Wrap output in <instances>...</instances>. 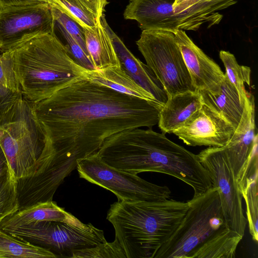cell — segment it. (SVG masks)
I'll use <instances>...</instances> for the list:
<instances>
[{
	"instance_id": "obj_1",
	"label": "cell",
	"mask_w": 258,
	"mask_h": 258,
	"mask_svg": "<svg viewBox=\"0 0 258 258\" xmlns=\"http://www.w3.org/2000/svg\"><path fill=\"white\" fill-rule=\"evenodd\" d=\"M163 106L118 92L86 75L32 103L46 140L81 159L97 152L114 134L158 124Z\"/></svg>"
},
{
	"instance_id": "obj_2",
	"label": "cell",
	"mask_w": 258,
	"mask_h": 258,
	"mask_svg": "<svg viewBox=\"0 0 258 258\" xmlns=\"http://www.w3.org/2000/svg\"><path fill=\"white\" fill-rule=\"evenodd\" d=\"M108 166L137 174L156 172L179 179L190 186L194 196L212 186L208 171L197 155L151 128L126 130L107 138L95 153Z\"/></svg>"
},
{
	"instance_id": "obj_3",
	"label": "cell",
	"mask_w": 258,
	"mask_h": 258,
	"mask_svg": "<svg viewBox=\"0 0 258 258\" xmlns=\"http://www.w3.org/2000/svg\"><path fill=\"white\" fill-rule=\"evenodd\" d=\"M188 206V201L169 198L152 202L118 201L110 205L106 218L126 258H154L176 229Z\"/></svg>"
},
{
	"instance_id": "obj_4",
	"label": "cell",
	"mask_w": 258,
	"mask_h": 258,
	"mask_svg": "<svg viewBox=\"0 0 258 258\" xmlns=\"http://www.w3.org/2000/svg\"><path fill=\"white\" fill-rule=\"evenodd\" d=\"M14 61L22 97L31 103L49 97L87 71L55 33L35 37L14 50Z\"/></svg>"
},
{
	"instance_id": "obj_5",
	"label": "cell",
	"mask_w": 258,
	"mask_h": 258,
	"mask_svg": "<svg viewBox=\"0 0 258 258\" xmlns=\"http://www.w3.org/2000/svg\"><path fill=\"white\" fill-rule=\"evenodd\" d=\"M188 201V208L179 225L154 258H194L203 246L230 228L216 187Z\"/></svg>"
},
{
	"instance_id": "obj_6",
	"label": "cell",
	"mask_w": 258,
	"mask_h": 258,
	"mask_svg": "<svg viewBox=\"0 0 258 258\" xmlns=\"http://www.w3.org/2000/svg\"><path fill=\"white\" fill-rule=\"evenodd\" d=\"M45 142L32 103L21 97L0 119V145L17 179L30 174Z\"/></svg>"
},
{
	"instance_id": "obj_7",
	"label": "cell",
	"mask_w": 258,
	"mask_h": 258,
	"mask_svg": "<svg viewBox=\"0 0 258 258\" xmlns=\"http://www.w3.org/2000/svg\"><path fill=\"white\" fill-rule=\"evenodd\" d=\"M0 228L17 239L49 250L56 258H72L77 251L107 242L104 231L90 223L76 225L62 221H43Z\"/></svg>"
},
{
	"instance_id": "obj_8",
	"label": "cell",
	"mask_w": 258,
	"mask_h": 258,
	"mask_svg": "<svg viewBox=\"0 0 258 258\" xmlns=\"http://www.w3.org/2000/svg\"><path fill=\"white\" fill-rule=\"evenodd\" d=\"M136 44L168 96L197 91L173 32L143 30Z\"/></svg>"
},
{
	"instance_id": "obj_9",
	"label": "cell",
	"mask_w": 258,
	"mask_h": 258,
	"mask_svg": "<svg viewBox=\"0 0 258 258\" xmlns=\"http://www.w3.org/2000/svg\"><path fill=\"white\" fill-rule=\"evenodd\" d=\"M76 168L80 178L111 191L118 201L152 202L168 199L171 195L167 186L112 168L95 153L80 160Z\"/></svg>"
},
{
	"instance_id": "obj_10",
	"label": "cell",
	"mask_w": 258,
	"mask_h": 258,
	"mask_svg": "<svg viewBox=\"0 0 258 258\" xmlns=\"http://www.w3.org/2000/svg\"><path fill=\"white\" fill-rule=\"evenodd\" d=\"M54 33L51 6L47 2L0 6V52L13 51L39 35Z\"/></svg>"
},
{
	"instance_id": "obj_11",
	"label": "cell",
	"mask_w": 258,
	"mask_h": 258,
	"mask_svg": "<svg viewBox=\"0 0 258 258\" xmlns=\"http://www.w3.org/2000/svg\"><path fill=\"white\" fill-rule=\"evenodd\" d=\"M197 156L209 173L212 186L217 189L228 225L243 237L247 222L243 211L242 196L222 147H209Z\"/></svg>"
},
{
	"instance_id": "obj_12",
	"label": "cell",
	"mask_w": 258,
	"mask_h": 258,
	"mask_svg": "<svg viewBox=\"0 0 258 258\" xmlns=\"http://www.w3.org/2000/svg\"><path fill=\"white\" fill-rule=\"evenodd\" d=\"M235 131L219 113L203 104L173 134L188 146L222 147Z\"/></svg>"
},
{
	"instance_id": "obj_13",
	"label": "cell",
	"mask_w": 258,
	"mask_h": 258,
	"mask_svg": "<svg viewBox=\"0 0 258 258\" xmlns=\"http://www.w3.org/2000/svg\"><path fill=\"white\" fill-rule=\"evenodd\" d=\"M173 33L196 89L219 93L225 78L219 66L196 45L184 30H177Z\"/></svg>"
},
{
	"instance_id": "obj_14",
	"label": "cell",
	"mask_w": 258,
	"mask_h": 258,
	"mask_svg": "<svg viewBox=\"0 0 258 258\" xmlns=\"http://www.w3.org/2000/svg\"><path fill=\"white\" fill-rule=\"evenodd\" d=\"M254 98L245 106L242 119L228 142L222 147L238 184L245 178L251 158L255 138Z\"/></svg>"
},
{
	"instance_id": "obj_15",
	"label": "cell",
	"mask_w": 258,
	"mask_h": 258,
	"mask_svg": "<svg viewBox=\"0 0 258 258\" xmlns=\"http://www.w3.org/2000/svg\"><path fill=\"white\" fill-rule=\"evenodd\" d=\"M108 33L119 59L120 67L155 100L164 105L168 95L162 85L147 64L136 57L108 25L105 15L100 19Z\"/></svg>"
},
{
	"instance_id": "obj_16",
	"label": "cell",
	"mask_w": 258,
	"mask_h": 258,
	"mask_svg": "<svg viewBox=\"0 0 258 258\" xmlns=\"http://www.w3.org/2000/svg\"><path fill=\"white\" fill-rule=\"evenodd\" d=\"M198 91H186L168 96L159 117L158 126L162 133H173L203 105Z\"/></svg>"
},
{
	"instance_id": "obj_17",
	"label": "cell",
	"mask_w": 258,
	"mask_h": 258,
	"mask_svg": "<svg viewBox=\"0 0 258 258\" xmlns=\"http://www.w3.org/2000/svg\"><path fill=\"white\" fill-rule=\"evenodd\" d=\"M43 221H62L76 225L83 223L51 201L17 211L3 220L0 223V228L27 225Z\"/></svg>"
},
{
	"instance_id": "obj_18",
	"label": "cell",
	"mask_w": 258,
	"mask_h": 258,
	"mask_svg": "<svg viewBox=\"0 0 258 258\" xmlns=\"http://www.w3.org/2000/svg\"><path fill=\"white\" fill-rule=\"evenodd\" d=\"M203 103L215 110L230 123L236 130L240 123L244 107L241 105L236 88L225 74V78L218 94L198 91Z\"/></svg>"
},
{
	"instance_id": "obj_19",
	"label": "cell",
	"mask_w": 258,
	"mask_h": 258,
	"mask_svg": "<svg viewBox=\"0 0 258 258\" xmlns=\"http://www.w3.org/2000/svg\"><path fill=\"white\" fill-rule=\"evenodd\" d=\"M87 51L95 70L120 67L111 38L101 22L92 28H83Z\"/></svg>"
},
{
	"instance_id": "obj_20",
	"label": "cell",
	"mask_w": 258,
	"mask_h": 258,
	"mask_svg": "<svg viewBox=\"0 0 258 258\" xmlns=\"http://www.w3.org/2000/svg\"><path fill=\"white\" fill-rule=\"evenodd\" d=\"M257 141L254 140L251 158L248 166L246 176L243 180L238 184L242 198L244 200L246 207L247 222L248 223L249 233L252 240L258 241V155Z\"/></svg>"
},
{
	"instance_id": "obj_21",
	"label": "cell",
	"mask_w": 258,
	"mask_h": 258,
	"mask_svg": "<svg viewBox=\"0 0 258 258\" xmlns=\"http://www.w3.org/2000/svg\"><path fill=\"white\" fill-rule=\"evenodd\" d=\"M86 76L93 81L120 93L156 101L152 94L137 84L120 67L87 70Z\"/></svg>"
},
{
	"instance_id": "obj_22",
	"label": "cell",
	"mask_w": 258,
	"mask_h": 258,
	"mask_svg": "<svg viewBox=\"0 0 258 258\" xmlns=\"http://www.w3.org/2000/svg\"><path fill=\"white\" fill-rule=\"evenodd\" d=\"M83 28H92L100 23L107 0H51Z\"/></svg>"
},
{
	"instance_id": "obj_23",
	"label": "cell",
	"mask_w": 258,
	"mask_h": 258,
	"mask_svg": "<svg viewBox=\"0 0 258 258\" xmlns=\"http://www.w3.org/2000/svg\"><path fill=\"white\" fill-rule=\"evenodd\" d=\"M0 257L56 258L49 250L17 239L1 228Z\"/></svg>"
},
{
	"instance_id": "obj_24",
	"label": "cell",
	"mask_w": 258,
	"mask_h": 258,
	"mask_svg": "<svg viewBox=\"0 0 258 258\" xmlns=\"http://www.w3.org/2000/svg\"><path fill=\"white\" fill-rule=\"evenodd\" d=\"M219 57L225 69V74L236 88L243 107L250 101L251 95L245 89V84L250 85L251 70L238 63L235 56L229 51L221 50Z\"/></svg>"
},
{
	"instance_id": "obj_25",
	"label": "cell",
	"mask_w": 258,
	"mask_h": 258,
	"mask_svg": "<svg viewBox=\"0 0 258 258\" xmlns=\"http://www.w3.org/2000/svg\"><path fill=\"white\" fill-rule=\"evenodd\" d=\"M18 210L17 179L10 167L0 175V223Z\"/></svg>"
},
{
	"instance_id": "obj_26",
	"label": "cell",
	"mask_w": 258,
	"mask_h": 258,
	"mask_svg": "<svg viewBox=\"0 0 258 258\" xmlns=\"http://www.w3.org/2000/svg\"><path fill=\"white\" fill-rule=\"evenodd\" d=\"M126 258L119 244L114 240L75 252L72 258Z\"/></svg>"
},
{
	"instance_id": "obj_27",
	"label": "cell",
	"mask_w": 258,
	"mask_h": 258,
	"mask_svg": "<svg viewBox=\"0 0 258 258\" xmlns=\"http://www.w3.org/2000/svg\"><path fill=\"white\" fill-rule=\"evenodd\" d=\"M50 4L54 22L60 25L89 55L86 46L83 28L59 8L51 3Z\"/></svg>"
},
{
	"instance_id": "obj_28",
	"label": "cell",
	"mask_w": 258,
	"mask_h": 258,
	"mask_svg": "<svg viewBox=\"0 0 258 258\" xmlns=\"http://www.w3.org/2000/svg\"><path fill=\"white\" fill-rule=\"evenodd\" d=\"M0 84L12 91L20 92L14 69V50L0 53Z\"/></svg>"
},
{
	"instance_id": "obj_29",
	"label": "cell",
	"mask_w": 258,
	"mask_h": 258,
	"mask_svg": "<svg viewBox=\"0 0 258 258\" xmlns=\"http://www.w3.org/2000/svg\"><path fill=\"white\" fill-rule=\"evenodd\" d=\"M67 43L73 58L80 66L88 71L95 70L89 55L86 53L76 41L58 24L54 22Z\"/></svg>"
},
{
	"instance_id": "obj_30",
	"label": "cell",
	"mask_w": 258,
	"mask_h": 258,
	"mask_svg": "<svg viewBox=\"0 0 258 258\" xmlns=\"http://www.w3.org/2000/svg\"><path fill=\"white\" fill-rule=\"evenodd\" d=\"M22 97L20 92H15L0 84V119Z\"/></svg>"
},
{
	"instance_id": "obj_31",
	"label": "cell",
	"mask_w": 258,
	"mask_h": 258,
	"mask_svg": "<svg viewBox=\"0 0 258 258\" xmlns=\"http://www.w3.org/2000/svg\"><path fill=\"white\" fill-rule=\"evenodd\" d=\"M47 2V0H0V6H15Z\"/></svg>"
},
{
	"instance_id": "obj_32",
	"label": "cell",
	"mask_w": 258,
	"mask_h": 258,
	"mask_svg": "<svg viewBox=\"0 0 258 258\" xmlns=\"http://www.w3.org/2000/svg\"><path fill=\"white\" fill-rule=\"evenodd\" d=\"M9 168L7 159L0 145V175L4 173Z\"/></svg>"
},
{
	"instance_id": "obj_33",
	"label": "cell",
	"mask_w": 258,
	"mask_h": 258,
	"mask_svg": "<svg viewBox=\"0 0 258 258\" xmlns=\"http://www.w3.org/2000/svg\"><path fill=\"white\" fill-rule=\"evenodd\" d=\"M51 0H47V1L48 2V3Z\"/></svg>"
}]
</instances>
